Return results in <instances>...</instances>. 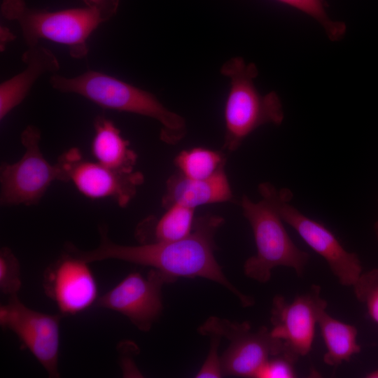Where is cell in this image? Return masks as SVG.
I'll return each instance as SVG.
<instances>
[{
  "label": "cell",
  "mask_w": 378,
  "mask_h": 378,
  "mask_svg": "<svg viewBox=\"0 0 378 378\" xmlns=\"http://www.w3.org/2000/svg\"><path fill=\"white\" fill-rule=\"evenodd\" d=\"M220 72L230 80L224 107V148L234 151L260 126L269 123L281 125L284 113L276 92L262 94L258 90L254 80L258 70L255 64L234 57L223 63Z\"/></svg>",
  "instance_id": "cell-4"
},
{
  "label": "cell",
  "mask_w": 378,
  "mask_h": 378,
  "mask_svg": "<svg viewBox=\"0 0 378 378\" xmlns=\"http://www.w3.org/2000/svg\"><path fill=\"white\" fill-rule=\"evenodd\" d=\"M366 377L369 378H378V369L368 373Z\"/></svg>",
  "instance_id": "cell-26"
},
{
  "label": "cell",
  "mask_w": 378,
  "mask_h": 378,
  "mask_svg": "<svg viewBox=\"0 0 378 378\" xmlns=\"http://www.w3.org/2000/svg\"><path fill=\"white\" fill-rule=\"evenodd\" d=\"M295 362L284 354L270 358L258 371L257 378H293L295 377Z\"/></svg>",
  "instance_id": "cell-23"
},
{
  "label": "cell",
  "mask_w": 378,
  "mask_h": 378,
  "mask_svg": "<svg viewBox=\"0 0 378 378\" xmlns=\"http://www.w3.org/2000/svg\"><path fill=\"white\" fill-rule=\"evenodd\" d=\"M220 337L211 336V346L209 354L197 373L195 377H221L223 374L220 358L218 357V349L220 343Z\"/></svg>",
  "instance_id": "cell-24"
},
{
  "label": "cell",
  "mask_w": 378,
  "mask_h": 378,
  "mask_svg": "<svg viewBox=\"0 0 378 378\" xmlns=\"http://www.w3.org/2000/svg\"><path fill=\"white\" fill-rule=\"evenodd\" d=\"M22 286L20 264L12 250L4 246L0 250V289L10 296L18 295Z\"/></svg>",
  "instance_id": "cell-21"
},
{
  "label": "cell",
  "mask_w": 378,
  "mask_h": 378,
  "mask_svg": "<svg viewBox=\"0 0 378 378\" xmlns=\"http://www.w3.org/2000/svg\"><path fill=\"white\" fill-rule=\"evenodd\" d=\"M374 232L378 239V220L374 224Z\"/></svg>",
  "instance_id": "cell-27"
},
{
  "label": "cell",
  "mask_w": 378,
  "mask_h": 378,
  "mask_svg": "<svg viewBox=\"0 0 378 378\" xmlns=\"http://www.w3.org/2000/svg\"><path fill=\"white\" fill-rule=\"evenodd\" d=\"M174 163L183 176L204 179L224 169L225 158L220 151L195 147L180 152Z\"/></svg>",
  "instance_id": "cell-19"
},
{
  "label": "cell",
  "mask_w": 378,
  "mask_h": 378,
  "mask_svg": "<svg viewBox=\"0 0 378 378\" xmlns=\"http://www.w3.org/2000/svg\"><path fill=\"white\" fill-rule=\"evenodd\" d=\"M119 2L50 11L30 8L24 0H3L1 11L5 18L18 24L28 47L47 39L67 46L71 55L78 58L88 52L89 36L115 14Z\"/></svg>",
  "instance_id": "cell-3"
},
{
  "label": "cell",
  "mask_w": 378,
  "mask_h": 378,
  "mask_svg": "<svg viewBox=\"0 0 378 378\" xmlns=\"http://www.w3.org/2000/svg\"><path fill=\"white\" fill-rule=\"evenodd\" d=\"M24 147L22 158L14 163L2 162L0 167L1 206L37 204L49 186L60 181V170L50 163L40 148L41 131L34 125L22 132Z\"/></svg>",
  "instance_id": "cell-6"
},
{
  "label": "cell",
  "mask_w": 378,
  "mask_h": 378,
  "mask_svg": "<svg viewBox=\"0 0 378 378\" xmlns=\"http://www.w3.org/2000/svg\"><path fill=\"white\" fill-rule=\"evenodd\" d=\"M224 223L223 217L206 214L195 218L192 232L174 241H156L137 246L112 241L104 225L99 226L100 241L92 250L83 251L66 242L64 251L88 262L115 259L150 267L172 280L177 277H202L228 289L243 307L254 304L252 297L237 289L225 277L214 256V235Z\"/></svg>",
  "instance_id": "cell-1"
},
{
  "label": "cell",
  "mask_w": 378,
  "mask_h": 378,
  "mask_svg": "<svg viewBox=\"0 0 378 378\" xmlns=\"http://www.w3.org/2000/svg\"><path fill=\"white\" fill-rule=\"evenodd\" d=\"M172 281L152 268L146 276L132 272L99 297L95 306L119 312L140 330L148 331L163 308L162 288Z\"/></svg>",
  "instance_id": "cell-12"
},
{
  "label": "cell",
  "mask_w": 378,
  "mask_h": 378,
  "mask_svg": "<svg viewBox=\"0 0 378 378\" xmlns=\"http://www.w3.org/2000/svg\"><path fill=\"white\" fill-rule=\"evenodd\" d=\"M51 86L64 93L79 94L104 108L148 117L160 125V139L168 144L181 141L187 132L181 115L168 109L153 93L96 71L67 78L54 74Z\"/></svg>",
  "instance_id": "cell-2"
},
{
  "label": "cell",
  "mask_w": 378,
  "mask_h": 378,
  "mask_svg": "<svg viewBox=\"0 0 378 378\" xmlns=\"http://www.w3.org/2000/svg\"><path fill=\"white\" fill-rule=\"evenodd\" d=\"M233 194L224 169L204 179H194L178 172L166 182L162 206L175 204L196 209L199 206L232 201Z\"/></svg>",
  "instance_id": "cell-14"
},
{
  "label": "cell",
  "mask_w": 378,
  "mask_h": 378,
  "mask_svg": "<svg viewBox=\"0 0 378 378\" xmlns=\"http://www.w3.org/2000/svg\"><path fill=\"white\" fill-rule=\"evenodd\" d=\"M327 305L318 285H312L307 292L296 296L291 302L281 295L273 298L270 332L283 342L282 354L296 363L309 353L315 326Z\"/></svg>",
  "instance_id": "cell-10"
},
{
  "label": "cell",
  "mask_w": 378,
  "mask_h": 378,
  "mask_svg": "<svg viewBox=\"0 0 378 378\" xmlns=\"http://www.w3.org/2000/svg\"><path fill=\"white\" fill-rule=\"evenodd\" d=\"M94 127L91 153L96 161L113 170L134 171L137 155L115 125L104 116H97Z\"/></svg>",
  "instance_id": "cell-16"
},
{
  "label": "cell",
  "mask_w": 378,
  "mask_h": 378,
  "mask_svg": "<svg viewBox=\"0 0 378 378\" xmlns=\"http://www.w3.org/2000/svg\"><path fill=\"white\" fill-rule=\"evenodd\" d=\"M317 324L326 346L323 356L326 364L337 367L360 351L355 326L332 317L326 310L321 314Z\"/></svg>",
  "instance_id": "cell-18"
},
{
  "label": "cell",
  "mask_w": 378,
  "mask_h": 378,
  "mask_svg": "<svg viewBox=\"0 0 378 378\" xmlns=\"http://www.w3.org/2000/svg\"><path fill=\"white\" fill-rule=\"evenodd\" d=\"M85 6H95L104 5L112 0H83Z\"/></svg>",
  "instance_id": "cell-25"
},
{
  "label": "cell",
  "mask_w": 378,
  "mask_h": 378,
  "mask_svg": "<svg viewBox=\"0 0 378 378\" xmlns=\"http://www.w3.org/2000/svg\"><path fill=\"white\" fill-rule=\"evenodd\" d=\"M56 163L60 170V181L72 183L88 198H110L121 207L127 206L144 181L141 172L111 169L85 159L76 147L64 151Z\"/></svg>",
  "instance_id": "cell-9"
},
{
  "label": "cell",
  "mask_w": 378,
  "mask_h": 378,
  "mask_svg": "<svg viewBox=\"0 0 378 378\" xmlns=\"http://www.w3.org/2000/svg\"><path fill=\"white\" fill-rule=\"evenodd\" d=\"M292 6L316 20L324 29L328 38L340 41L346 34V24L332 20L326 12L323 0H277Z\"/></svg>",
  "instance_id": "cell-20"
},
{
  "label": "cell",
  "mask_w": 378,
  "mask_h": 378,
  "mask_svg": "<svg viewBox=\"0 0 378 378\" xmlns=\"http://www.w3.org/2000/svg\"><path fill=\"white\" fill-rule=\"evenodd\" d=\"M63 315L48 314L24 305L18 295L0 308V324L14 332L52 378L59 377V323Z\"/></svg>",
  "instance_id": "cell-11"
},
{
  "label": "cell",
  "mask_w": 378,
  "mask_h": 378,
  "mask_svg": "<svg viewBox=\"0 0 378 378\" xmlns=\"http://www.w3.org/2000/svg\"><path fill=\"white\" fill-rule=\"evenodd\" d=\"M89 263L64 251L44 272V292L63 316L83 312L99 298L97 284Z\"/></svg>",
  "instance_id": "cell-13"
},
{
  "label": "cell",
  "mask_w": 378,
  "mask_h": 378,
  "mask_svg": "<svg viewBox=\"0 0 378 378\" xmlns=\"http://www.w3.org/2000/svg\"><path fill=\"white\" fill-rule=\"evenodd\" d=\"M165 209L160 218L149 217L139 224L136 236L141 244L178 241L192 232L195 209L175 204Z\"/></svg>",
  "instance_id": "cell-17"
},
{
  "label": "cell",
  "mask_w": 378,
  "mask_h": 378,
  "mask_svg": "<svg viewBox=\"0 0 378 378\" xmlns=\"http://www.w3.org/2000/svg\"><path fill=\"white\" fill-rule=\"evenodd\" d=\"M22 60L26 64L25 69L0 85L1 120L24 99L39 76L59 69L55 55L48 48L38 45L29 47Z\"/></svg>",
  "instance_id": "cell-15"
},
{
  "label": "cell",
  "mask_w": 378,
  "mask_h": 378,
  "mask_svg": "<svg viewBox=\"0 0 378 378\" xmlns=\"http://www.w3.org/2000/svg\"><path fill=\"white\" fill-rule=\"evenodd\" d=\"M258 192L262 197L259 202H254L246 195L241 200L243 214L251 226L257 250L244 265L245 275L266 283L270 279L272 269L284 266L302 276L309 259V253L300 249L288 235L268 183H260Z\"/></svg>",
  "instance_id": "cell-5"
},
{
  "label": "cell",
  "mask_w": 378,
  "mask_h": 378,
  "mask_svg": "<svg viewBox=\"0 0 378 378\" xmlns=\"http://www.w3.org/2000/svg\"><path fill=\"white\" fill-rule=\"evenodd\" d=\"M268 187L284 222L291 226L312 250L325 259L340 284L353 287L362 274L358 255L347 251L323 224L307 217L290 204L293 198L290 190H278L270 183Z\"/></svg>",
  "instance_id": "cell-8"
},
{
  "label": "cell",
  "mask_w": 378,
  "mask_h": 378,
  "mask_svg": "<svg viewBox=\"0 0 378 378\" xmlns=\"http://www.w3.org/2000/svg\"><path fill=\"white\" fill-rule=\"evenodd\" d=\"M353 288L357 299L366 304L370 316L378 324V269L361 274Z\"/></svg>",
  "instance_id": "cell-22"
},
{
  "label": "cell",
  "mask_w": 378,
  "mask_h": 378,
  "mask_svg": "<svg viewBox=\"0 0 378 378\" xmlns=\"http://www.w3.org/2000/svg\"><path fill=\"white\" fill-rule=\"evenodd\" d=\"M209 336L225 337L231 342L220 358L223 374L255 377L260 368L272 357L282 354L283 342L262 326L251 331L248 322L231 323L218 318H210L199 330Z\"/></svg>",
  "instance_id": "cell-7"
}]
</instances>
